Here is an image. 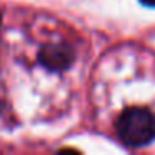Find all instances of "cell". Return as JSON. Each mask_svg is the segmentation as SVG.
Listing matches in <instances>:
<instances>
[{
	"instance_id": "cell-1",
	"label": "cell",
	"mask_w": 155,
	"mask_h": 155,
	"mask_svg": "<svg viewBox=\"0 0 155 155\" xmlns=\"http://www.w3.org/2000/svg\"><path fill=\"white\" fill-rule=\"evenodd\" d=\"M115 134L128 148H143L155 142V114L145 107H127L115 118Z\"/></svg>"
},
{
	"instance_id": "cell-2",
	"label": "cell",
	"mask_w": 155,
	"mask_h": 155,
	"mask_svg": "<svg viewBox=\"0 0 155 155\" xmlns=\"http://www.w3.org/2000/svg\"><path fill=\"white\" fill-rule=\"evenodd\" d=\"M75 57H77L75 47L68 42H47L38 48L37 64L50 74H64L72 68Z\"/></svg>"
},
{
	"instance_id": "cell-3",
	"label": "cell",
	"mask_w": 155,
	"mask_h": 155,
	"mask_svg": "<svg viewBox=\"0 0 155 155\" xmlns=\"http://www.w3.org/2000/svg\"><path fill=\"white\" fill-rule=\"evenodd\" d=\"M138 2H140V5H143L147 8H155V0H138Z\"/></svg>"
},
{
	"instance_id": "cell-4",
	"label": "cell",
	"mask_w": 155,
	"mask_h": 155,
	"mask_svg": "<svg viewBox=\"0 0 155 155\" xmlns=\"http://www.w3.org/2000/svg\"><path fill=\"white\" fill-rule=\"evenodd\" d=\"M4 110H5V102L2 100V98H0V115L4 114Z\"/></svg>"
},
{
	"instance_id": "cell-5",
	"label": "cell",
	"mask_w": 155,
	"mask_h": 155,
	"mask_svg": "<svg viewBox=\"0 0 155 155\" xmlns=\"http://www.w3.org/2000/svg\"><path fill=\"white\" fill-rule=\"evenodd\" d=\"M0 27H2V12H0Z\"/></svg>"
}]
</instances>
